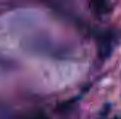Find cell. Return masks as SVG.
I'll use <instances>...</instances> for the list:
<instances>
[{
  "mask_svg": "<svg viewBox=\"0 0 121 119\" xmlns=\"http://www.w3.org/2000/svg\"><path fill=\"white\" fill-rule=\"evenodd\" d=\"M91 9L94 12V15L101 17V15L107 14L109 3H107V0H91Z\"/></svg>",
  "mask_w": 121,
  "mask_h": 119,
  "instance_id": "1",
  "label": "cell"
},
{
  "mask_svg": "<svg viewBox=\"0 0 121 119\" xmlns=\"http://www.w3.org/2000/svg\"><path fill=\"white\" fill-rule=\"evenodd\" d=\"M110 52H112V40H110L109 37H104V38H101L100 46H98V54L104 60L110 55Z\"/></svg>",
  "mask_w": 121,
  "mask_h": 119,
  "instance_id": "2",
  "label": "cell"
},
{
  "mask_svg": "<svg viewBox=\"0 0 121 119\" xmlns=\"http://www.w3.org/2000/svg\"><path fill=\"white\" fill-rule=\"evenodd\" d=\"M31 119H48V116H44L43 113H40V115H37V116H34V118H31Z\"/></svg>",
  "mask_w": 121,
  "mask_h": 119,
  "instance_id": "3",
  "label": "cell"
}]
</instances>
